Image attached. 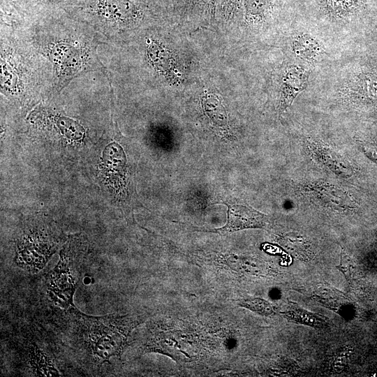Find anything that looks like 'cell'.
<instances>
[{
  "mask_svg": "<svg viewBox=\"0 0 377 377\" xmlns=\"http://www.w3.org/2000/svg\"><path fill=\"white\" fill-rule=\"evenodd\" d=\"M71 319L75 348L97 367L119 357L128 335L134 326L131 318L114 314L94 316L80 312L74 306L67 310Z\"/></svg>",
  "mask_w": 377,
  "mask_h": 377,
  "instance_id": "6da1fadb",
  "label": "cell"
},
{
  "mask_svg": "<svg viewBox=\"0 0 377 377\" xmlns=\"http://www.w3.org/2000/svg\"><path fill=\"white\" fill-rule=\"evenodd\" d=\"M84 254L80 242L73 239L61 249L57 264L45 276L48 299L68 310L74 306L73 296L80 276Z\"/></svg>",
  "mask_w": 377,
  "mask_h": 377,
  "instance_id": "7a4b0ae2",
  "label": "cell"
},
{
  "mask_svg": "<svg viewBox=\"0 0 377 377\" xmlns=\"http://www.w3.org/2000/svg\"><path fill=\"white\" fill-rule=\"evenodd\" d=\"M57 250V244L38 235H24L19 242L14 262L31 274L40 272Z\"/></svg>",
  "mask_w": 377,
  "mask_h": 377,
  "instance_id": "3957f363",
  "label": "cell"
},
{
  "mask_svg": "<svg viewBox=\"0 0 377 377\" xmlns=\"http://www.w3.org/2000/svg\"><path fill=\"white\" fill-rule=\"evenodd\" d=\"M339 93L344 101L354 105H377V71L352 73L341 84Z\"/></svg>",
  "mask_w": 377,
  "mask_h": 377,
  "instance_id": "277c9868",
  "label": "cell"
},
{
  "mask_svg": "<svg viewBox=\"0 0 377 377\" xmlns=\"http://www.w3.org/2000/svg\"><path fill=\"white\" fill-rule=\"evenodd\" d=\"M310 71L300 64H289L283 71L280 81L279 112L286 111L308 83Z\"/></svg>",
  "mask_w": 377,
  "mask_h": 377,
  "instance_id": "5b68a950",
  "label": "cell"
},
{
  "mask_svg": "<svg viewBox=\"0 0 377 377\" xmlns=\"http://www.w3.org/2000/svg\"><path fill=\"white\" fill-rule=\"evenodd\" d=\"M228 206L227 223L215 232L227 233L246 228H262L267 224V216L249 206L236 204Z\"/></svg>",
  "mask_w": 377,
  "mask_h": 377,
  "instance_id": "8992f818",
  "label": "cell"
},
{
  "mask_svg": "<svg viewBox=\"0 0 377 377\" xmlns=\"http://www.w3.org/2000/svg\"><path fill=\"white\" fill-rule=\"evenodd\" d=\"M84 0H16L23 13L33 16L57 17L66 15Z\"/></svg>",
  "mask_w": 377,
  "mask_h": 377,
  "instance_id": "52a82bcc",
  "label": "cell"
},
{
  "mask_svg": "<svg viewBox=\"0 0 377 377\" xmlns=\"http://www.w3.org/2000/svg\"><path fill=\"white\" fill-rule=\"evenodd\" d=\"M290 47L295 57L307 64L318 62L324 53L323 44L316 37L306 33L295 35Z\"/></svg>",
  "mask_w": 377,
  "mask_h": 377,
  "instance_id": "ba28073f",
  "label": "cell"
},
{
  "mask_svg": "<svg viewBox=\"0 0 377 377\" xmlns=\"http://www.w3.org/2000/svg\"><path fill=\"white\" fill-rule=\"evenodd\" d=\"M360 0H318L323 14L335 22H346L356 13Z\"/></svg>",
  "mask_w": 377,
  "mask_h": 377,
  "instance_id": "9c48e42d",
  "label": "cell"
},
{
  "mask_svg": "<svg viewBox=\"0 0 377 377\" xmlns=\"http://www.w3.org/2000/svg\"><path fill=\"white\" fill-rule=\"evenodd\" d=\"M27 362L31 373L34 376H61L60 372L47 354L34 343L28 346Z\"/></svg>",
  "mask_w": 377,
  "mask_h": 377,
  "instance_id": "30bf717a",
  "label": "cell"
},
{
  "mask_svg": "<svg viewBox=\"0 0 377 377\" xmlns=\"http://www.w3.org/2000/svg\"><path fill=\"white\" fill-rule=\"evenodd\" d=\"M283 313L289 320L295 323L313 327H323L327 324L323 317L318 314L308 312L293 303H290L289 309Z\"/></svg>",
  "mask_w": 377,
  "mask_h": 377,
  "instance_id": "8fae6325",
  "label": "cell"
},
{
  "mask_svg": "<svg viewBox=\"0 0 377 377\" xmlns=\"http://www.w3.org/2000/svg\"><path fill=\"white\" fill-rule=\"evenodd\" d=\"M272 0H246V17L249 22H262L272 6Z\"/></svg>",
  "mask_w": 377,
  "mask_h": 377,
  "instance_id": "7c38bea8",
  "label": "cell"
},
{
  "mask_svg": "<svg viewBox=\"0 0 377 377\" xmlns=\"http://www.w3.org/2000/svg\"><path fill=\"white\" fill-rule=\"evenodd\" d=\"M317 300L321 301L323 304L328 308H333L337 310V308L346 302V298L341 292L334 290L333 288H320L315 294Z\"/></svg>",
  "mask_w": 377,
  "mask_h": 377,
  "instance_id": "4fadbf2b",
  "label": "cell"
},
{
  "mask_svg": "<svg viewBox=\"0 0 377 377\" xmlns=\"http://www.w3.org/2000/svg\"><path fill=\"white\" fill-rule=\"evenodd\" d=\"M239 306L264 316L270 315L274 312L272 305L260 298L245 300L239 303Z\"/></svg>",
  "mask_w": 377,
  "mask_h": 377,
  "instance_id": "5bb4252c",
  "label": "cell"
},
{
  "mask_svg": "<svg viewBox=\"0 0 377 377\" xmlns=\"http://www.w3.org/2000/svg\"><path fill=\"white\" fill-rule=\"evenodd\" d=\"M337 268L344 274L348 281L351 280L350 279L353 272V262L350 257L343 251L341 252L340 264L337 266Z\"/></svg>",
  "mask_w": 377,
  "mask_h": 377,
  "instance_id": "9a60e30c",
  "label": "cell"
},
{
  "mask_svg": "<svg viewBox=\"0 0 377 377\" xmlns=\"http://www.w3.org/2000/svg\"><path fill=\"white\" fill-rule=\"evenodd\" d=\"M362 147L369 158L377 162V147L369 145H363Z\"/></svg>",
  "mask_w": 377,
  "mask_h": 377,
  "instance_id": "2e32d148",
  "label": "cell"
},
{
  "mask_svg": "<svg viewBox=\"0 0 377 377\" xmlns=\"http://www.w3.org/2000/svg\"><path fill=\"white\" fill-rule=\"evenodd\" d=\"M239 0H226V1L228 3V7H230L231 10L233 8V6H235L237 4V2Z\"/></svg>",
  "mask_w": 377,
  "mask_h": 377,
  "instance_id": "e0dca14e",
  "label": "cell"
}]
</instances>
